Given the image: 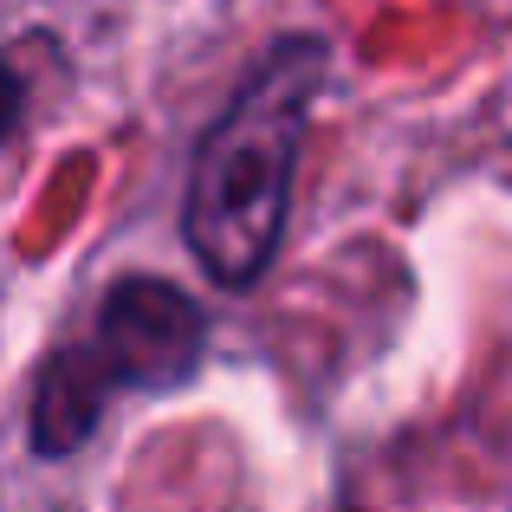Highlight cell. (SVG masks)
<instances>
[{
	"label": "cell",
	"instance_id": "cell-3",
	"mask_svg": "<svg viewBox=\"0 0 512 512\" xmlns=\"http://www.w3.org/2000/svg\"><path fill=\"white\" fill-rule=\"evenodd\" d=\"M104 363L91 350H59V357L39 370V396H33V441L46 454H65L91 435L98 422V402H104Z\"/></svg>",
	"mask_w": 512,
	"mask_h": 512
},
{
	"label": "cell",
	"instance_id": "cell-2",
	"mask_svg": "<svg viewBox=\"0 0 512 512\" xmlns=\"http://www.w3.org/2000/svg\"><path fill=\"white\" fill-rule=\"evenodd\" d=\"M201 350V312L169 279H124L98 312V350L111 383H182Z\"/></svg>",
	"mask_w": 512,
	"mask_h": 512
},
{
	"label": "cell",
	"instance_id": "cell-1",
	"mask_svg": "<svg viewBox=\"0 0 512 512\" xmlns=\"http://www.w3.org/2000/svg\"><path fill=\"white\" fill-rule=\"evenodd\" d=\"M318 78H325V46L286 39L201 137L188 175V247L221 286H253L273 260Z\"/></svg>",
	"mask_w": 512,
	"mask_h": 512
}]
</instances>
